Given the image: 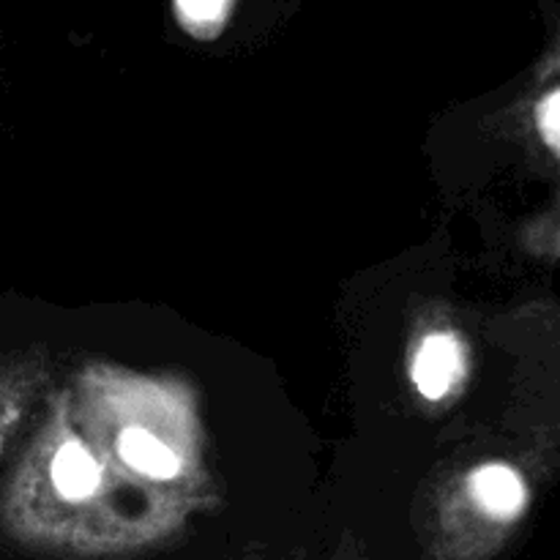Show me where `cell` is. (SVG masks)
Masks as SVG:
<instances>
[{
	"label": "cell",
	"mask_w": 560,
	"mask_h": 560,
	"mask_svg": "<svg viewBox=\"0 0 560 560\" xmlns=\"http://www.w3.org/2000/svg\"><path fill=\"white\" fill-rule=\"evenodd\" d=\"M463 372V350L452 334H432L419 348L413 361V381L427 399H441Z\"/></svg>",
	"instance_id": "1"
},
{
	"label": "cell",
	"mask_w": 560,
	"mask_h": 560,
	"mask_svg": "<svg viewBox=\"0 0 560 560\" xmlns=\"http://www.w3.org/2000/svg\"><path fill=\"white\" fill-rule=\"evenodd\" d=\"M476 503L495 520H512L525 509L523 479L509 465H485L474 474Z\"/></svg>",
	"instance_id": "2"
},
{
	"label": "cell",
	"mask_w": 560,
	"mask_h": 560,
	"mask_svg": "<svg viewBox=\"0 0 560 560\" xmlns=\"http://www.w3.org/2000/svg\"><path fill=\"white\" fill-rule=\"evenodd\" d=\"M102 470L82 443L69 441L58 448L52 459V481L69 501H85L98 490Z\"/></svg>",
	"instance_id": "3"
},
{
	"label": "cell",
	"mask_w": 560,
	"mask_h": 560,
	"mask_svg": "<svg viewBox=\"0 0 560 560\" xmlns=\"http://www.w3.org/2000/svg\"><path fill=\"white\" fill-rule=\"evenodd\" d=\"M118 452L129 468H135L137 474L153 476V479H175V474L180 470V459L175 457L173 448L137 427L124 430V435L118 438Z\"/></svg>",
	"instance_id": "4"
},
{
	"label": "cell",
	"mask_w": 560,
	"mask_h": 560,
	"mask_svg": "<svg viewBox=\"0 0 560 560\" xmlns=\"http://www.w3.org/2000/svg\"><path fill=\"white\" fill-rule=\"evenodd\" d=\"M178 16L197 33H211L228 20L233 0H175Z\"/></svg>",
	"instance_id": "5"
},
{
	"label": "cell",
	"mask_w": 560,
	"mask_h": 560,
	"mask_svg": "<svg viewBox=\"0 0 560 560\" xmlns=\"http://www.w3.org/2000/svg\"><path fill=\"white\" fill-rule=\"evenodd\" d=\"M539 124H541V135H545L547 145H550L552 153H558L560 142V93L552 88L550 93L545 96V102L539 104Z\"/></svg>",
	"instance_id": "6"
},
{
	"label": "cell",
	"mask_w": 560,
	"mask_h": 560,
	"mask_svg": "<svg viewBox=\"0 0 560 560\" xmlns=\"http://www.w3.org/2000/svg\"><path fill=\"white\" fill-rule=\"evenodd\" d=\"M345 560H350V558H345Z\"/></svg>",
	"instance_id": "7"
}]
</instances>
